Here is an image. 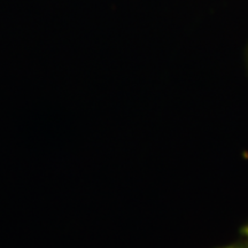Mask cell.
<instances>
[{
	"label": "cell",
	"instance_id": "obj_1",
	"mask_svg": "<svg viewBox=\"0 0 248 248\" xmlns=\"http://www.w3.org/2000/svg\"><path fill=\"white\" fill-rule=\"evenodd\" d=\"M241 233H243V234L245 235V237H246L247 239H248V224H247L246 226H245L243 230H241Z\"/></svg>",
	"mask_w": 248,
	"mask_h": 248
},
{
	"label": "cell",
	"instance_id": "obj_2",
	"mask_svg": "<svg viewBox=\"0 0 248 248\" xmlns=\"http://www.w3.org/2000/svg\"><path fill=\"white\" fill-rule=\"evenodd\" d=\"M223 248H248V246H228V247H223Z\"/></svg>",
	"mask_w": 248,
	"mask_h": 248
}]
</instances>
